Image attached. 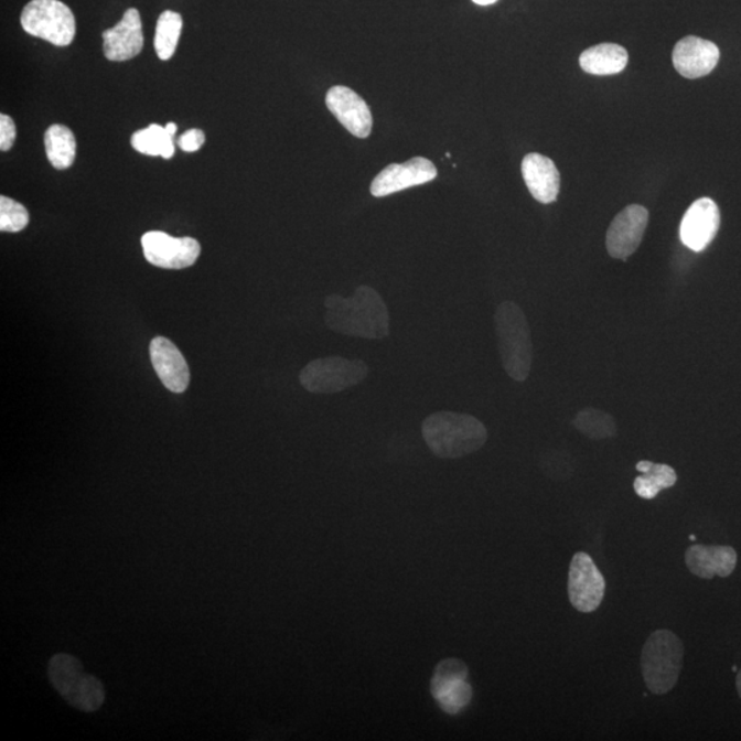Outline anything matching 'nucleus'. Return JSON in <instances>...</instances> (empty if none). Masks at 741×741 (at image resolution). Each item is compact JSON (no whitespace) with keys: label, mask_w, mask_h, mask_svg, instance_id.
Segmentation results:
<instances>
[{"label":"nucleus","mask_w":741,"mask_h":741,"mask_svg":"<svg viewBox=\"0 0 741 741\" xmlns=\"http://www.w3.org/2000/svg\"><path fill=\"white\" fill-rule=\"evenodd\" d=\"M331 114L353 137L366 139L373 131V115L366 100L345 86L330 88L325 97Z\"/></svg>","instance_id":"nucleus-13"},{"label":"nucleus","mask_w":741,"mask_h":741,"mask_svg":"<svg viewBox=\"0 0 741 741\" xmlns=\"http://www.w3.org/2000/svg\"><path fill=\"white\" fill-rule=\"evenodd\" d=\"M30 224V213L20 202L0 196V229L3 233H20Z\"/></svg>","instance_id":"nucleus-27"},{"label":"nucleus","mask_w":741,"mask_h":741,"mask_svg":"<svg viewBox=\"0 0 741 741\" xmlns=\"http://www.w3.org/2000/svg\"><path fill=\"white\" fill-rule=\"evenodd\" d=\"M522 176L533 198L540 204H552L560 191V173L551 159L530 153L522 161Z\"/></svg>","instance_id":"nucleus-18"},{"label":"nucleus","mask_w":741,"mask_h":741,"mask_svg":"<svg viewBox=\"0 0 741 741\" xmlns=\"http://www.w3.org/2000/svg\"><path fill=\"white\" fill-rule=\"evenodd\" d=\"M684 645L677 634L661 629L648 637L642 653V672L651 692H670L681 675Z\"/></svg>","instance_id":"nucleus-5"},{"label":"nucleus","mask_w":741,"mask_h":741,"mask_svg":"<svg viewBox=\"0 0 741 741\" xmlns=\"http://www.w3.org/2000/svg\"><path fill=\"white\" fill-rule=\"evenodd\" d=\"M737 688H738V692H739V696H740V699H741V669L739 670L738 677H737Z\"/></svg>","instance_id":"nucleus-32"},{"label":"nucleus","mask_w":741,"mask_h":741,"mask_svg":"<svg viewBox=\"0 0 741 741\" xmlns=\"http://www.w3.org/2000/svg\"><path fill=\"white\" fill-rule=\"evenodd\" d=\"M183 30L182 15L175 11L167 10L157 21L154 47L155 53L162 61L173 57L176 52L179 37Z\"/></svg>","instance_id":"nucleus-23"},{"label":"nucleus","mask_w":741,"mask_h":741,"mask_svg":"<svg viewBox=\"0 0 741 741\" xmlns=\"http://www.w3.org/2000/svg\"><path fill=\"white\" fill-rule=\"evenodd\" d=\"M21 25L30 35L58 47L69 46L76 35L75 15L60 0H32L22 10Z\"/></svg>","instance_id":"nucleus-6"},{"label":"nucleus","mask_w":741,"mask_h":741,"mask_svg":"<svg viewBox=\"0 0 741 741\" xmlns=\"http://www.w3.org/2000/svg\"><path fill=\"white\" fill-rule=\"evenodd\" d=\"M369 369L362 361H347L340 356L316 358L301 370L300 382L308 391L334 395L361 385Z\"/></svg>","instance_id":"nucleus-7"},{"label":"nucleus","mask_w":741,"mask_h":741,"mask_svg":"<svg viewBox=\"0 0 741 741\" xmlns=\"http://www.w3.org/2000/svg\"><path fill=\"white\" fill-rule=\"evenodd\" d=\"M567 588L572 608L580 613H593L600 608L604 599L605 580L591 556L586 552L572 556Z\"/></svg>","instance_id":"nucleus-8"},{"label":"nucleus","mask_w":741,"mask_h":741,"mask_svg":"<svg viewBox=\"0 0 741 741\" xmlns=\"http://www.w3.org/2000/svg\"><path fill=\"white\" fill-rule=\"evenodd\" d=\"M473 2L480 6H490L496 3L497 0H473Z\"/></svg>","instance_id":"nucleus-31"},{"label":"nucleus","mask_w":741,"mask_h":741,"mask_svg":"<svg viewBox=\"0 0 741 741\" xmlns=\"http://www.w3.org/2000/svg\"><path fill=\"white\" fill-rule=\"evenodd\" d=\"M324 305L325 324L335 333L366 340H384L390 334L389 309L369 286H361L351 299L330 296Z\"/></svg>","instance_id":"nucleus-1"},{"label":"nucleus","mask_w":741,"mask_h":741,"mask_svg":"<svg viewBox=\"0 0 741 741\" xmlns=\"http://www.w3.org/2000/svg\"><path fill=\"white\" fill-rule=\"evenodd\" d=\"M685 563L694 576L704 580H712L716 576L727 578L737 569L738 554L728 546L696 544L685 552Z\"/></svg>","instance_id":"nucleus-17"},{"label":"nucleus","mask_w":741,"mask_h":741,"mask_svg":"<svg viewBox=\"0 0 741 741\" xmlns=\"http://www.w3.org/2000/svg\"><path fill=\"white\" fill-rule=\"evenodd\" d=\"M648 211L642 205H629L610 224L605 246L616 260H627L636 253L648 226Z\"/></svg>","instance_id":"nucleus-10"},{"label":"nucleus","mask_w":741,"mask_h":741,"mask_svg":"<svg viewBox=\"0 0 741 741\" xmlns=\"http://www.w3.org/2000/svg\"><path fill=\"white\" fill-rule=\"evenodd\" d=\"M165 128H167V131L172 135V137H175V133L178 131V127H176L175 122L167 124Z\"/></svg>","instance_id":"nucleus-30"},{"label":"nucleus","mask_w":741,"mask_h":741,"mask_svg":"<svg viewBox=\"0 0 741 741\" xmlns=\"http://www.w3.org/2000/svg\"><path fill=\"white\" fill-rule=\"evenodd\" d=\"M151 364L162 385L172 393H184L190 385V368L182 352L165 336H155L150 344Z\"/></svg>","instance_id":"nucleus-15"},{"label":"nucleus","mask_w":741,"mask_h":741,"mask_svg":"<svg viewBox=\"0 0 741 741\" xmlns=\"http://www.w3.org/2000/svg\"><path fill=\"white\" fill-rule=\"evenodd\" d=\"M46 154L55 170L64 171L73 165L76 159V139L69 128L55 124L44 135Z\"/></svg>","instance_id":"nucleus-21"},{"label":"nucleus","mask_w":741,"mask_h":741,"mask_svg":"<svg viewBox=\"0 0 741 741\" xmlns=\"http://www.w3.org/2000/svg\"><path fill=\"white\" fill-rule=\"evenodd\" d=\"M142 21L137 9H129L122 20L104 32L105 57L114 62L132 60L143 49Z\"/></svg>","instance_id":"nucleus-16"},{"label":"nucleus","mask_w":741,"mask_h":741,"mask_svg":"<svg viewBox=\"0 0 741 741\" xmlns=\"http://www.w3.org/2000/svg\"><path fill=\"white\" fill-rule=\"evenodd\" d=\"M498 352L505 373L511 379L529 378L533 364V344L529 323L519 305L505 301L494 314Z\"/></svg>","instance_id":"nucleus-3"},{"label":"nucleus","mask_w":741,"mask_h":741,"mask_svg":"<svg viewBox=\"0 0 741 741\" xmlns=\"http://www.w3.org/2000/svg\"><path fill=\"white\" fill-rule=\"evenodd\" d=\"M434 699L442 711L449 716H457L470 705L473 699V688L468 679H459V681L447 685Z\"/></svg>","instance_id":"nucleus-25"},{"label":"nucleus","mask_w":741,"mask_h":741,"mask_svg":"<svg viewBox=\"0 0 741 741\" xmlns=\"http://www.w3.org/2000/svg\"><path fill=\"white\" fill-rule=\"evenodd\" d=\"M642 475L633 482L634 492L638 497L653 500L662 491L669 490L676 485L677 473L669 464L653 463L648 460H642L636 465Z\"/></svg>","instance_id":"nucleus-20"},{"label":"nucleus","mask_w":741,"mask_h":741,"mask_svg":"<svg viewBox=\"0 0 741 741\" xmlns=\"http://www.w3.org/2000/svg\"><path fill=\"white\" fill-rule=\"evenodd\" d=\"M438 172L437 168L423 157L404 162V164H391L380 171L379 175L370 184V194L376 198L398 193V191L417 187L434 181Z\"/></svg>","instance_id":"nucleus-11"},{"label":"nucleus","mask_w":741,"mask_h":741,"mask_svg":"<svg viewBox=\"0 0 741 741\" xmlns=\"http://www.w3.org/2000/svg\"><path fill=\"white\" fill-rule=\"evenodd\" d=\"M131 144L135 150L144 155L162 157V159L170 160L175 154L172 135L159 124H151L150 127L135 132Z\"/></svg>","instance_id":"nucleus-22"},{"label":"nucleus","mask_w":741,"mask_h":741,"mask_svg":"<svg viewBox=\"0 0 741 741\" xmlns=\"http://www.w3.org/2000/svg\"><path fill=\"white\" fill-rule=\"evenodd\" d=\"M15 124L10 116H0V150L9 151L15 142Z\"/></svg>","instance_id":"nucleus-29"},{"label":"nucleus","mask_w":741,"mask_h":741,"mask_svg":"<svg viewBox=\"0 0 741 741\" xmlns=\"http://www.w3.org/2000/svg\"><path fill=\"white\" fill-rule=\"evenodd\" d=\"M426 443L436 457L460 459L480 451L487 440L484 423L471 415L441 411L425 420Z\"/></svg>","instance_id":"nucleus-2"},{"label":"nucleus","mask_w":741,"mask_h":741,"mask_svg":"<svg viewBox=\"0 0 741 741\" xmlns=\"http://www.w3.org/2000/svg\"><path fill=\"white\" fill-rule=\"evenodd\" d=\"M572 425L583 436L592 438V440H605L616 434V425L610 414L600 411L597 408L583 409L572 420Z\"/></svg>","instance_id":"nucleus-24"},{"label":"nucleus","mask_w":741,"mask_h":741,"mask_svg":"<svg viewBox=\"0 0 741 741\" xmlns=\"http://www.w3.org/2000/svg\"><path fill=\"white\" fill-rule=\"evenodd\" d=\"M720 61V49L716 43L698 36L681 39L673 50V64L685 78L705 77L710 75Z\"/></svg>","instance_id":"nucleus-14"},{"label":"nucleus","mask_w":741,"mask_h":741,"mask_svg":"<svg viewBox=\"0 0 741 741\" xmlns=\"http://www.w3.org/2000/svg\"><path fill=\"white\" fill-rule=\"evenodd\" d=\"M720 224L721 213L716 202L700 198L685 212L679 226V238L688 249L696 253L704 251L715 240Z\"/></svg>","instance_id":"nucleus-12"},{"label":"nucleus","mask_w":741,"mask_h":741,"mask_svg":"<svg viewBox=\"0 0 741 741\" xmlns=\"http://www.w3.org/2000/svg\"><path fill=\"white\" fill-rule=\"evenodd\" d=\"M49 678L57 692L75 709L94 712L105 704L106 694L99 678L87 675L82 662L69 654L54 655L49 662Z\"/></svg>","instance_id":"nucleus-4"},{"label":"nucleus","mask_w":741,"mask_h":741,"mask_svg":"<svg viewBox=\"0 0 741 741\" xmlns=\"http://www.w3.org/2000/svg\"><path fill=\"white\" fill-rule=\"evenodd\" d=\"M629 55L620 44L603 43L586 50L581 54L580 65L589 75H618L625 69Z\"/></svg>","instance_id":"nucleus-19"},{"label":"nucleus","mask_w":741,"mask_h":741,"mask_svg":"<svg viewBox=\"0 0 741 741\" xmlns=\"http://www.w3.org/2000/svg\"><path fill=\"white\" fill-rule=\"evenodd\" d=\"M146 260L164 269H184L194 266L201 255L198 240L190 237L173 238L161 232H150L142 237Z\"/></svg>","instance_id":"nucleus-9"},{"label":"nucleus","mask_w":741,"mask_h":741,"mask_svg":"<svg viewBox=\"0 0 741 741\" xmlns=\"http://www.w3.org/2000/svg\"><path fill=\"white\" fill-rule=\"evenodd\" d=\"M468 678L469 667L465 666L464 662L457 658H449L440 662L436 667L434 675H432L430 683L432 698H436L447 685L459 681V679Z\"/></svg>","instance_id":"nucleus-26"},{"label":"nucleus","mask_w":741,"mask_h":741,"mask_svg":"<svg viewBox=\"0 0 741 741\" xmlns=\"http://www.w3.org/2000/svg\"><path fill=\"white\" fill-rule=\"evenodd\" d=\"M204 143L205 133L196 128L189 129V131H185L178 140L179 148L185 151V153H194V151H198Z\"/></svg>","instance_id":"nucleus-28"}]
</instances>
